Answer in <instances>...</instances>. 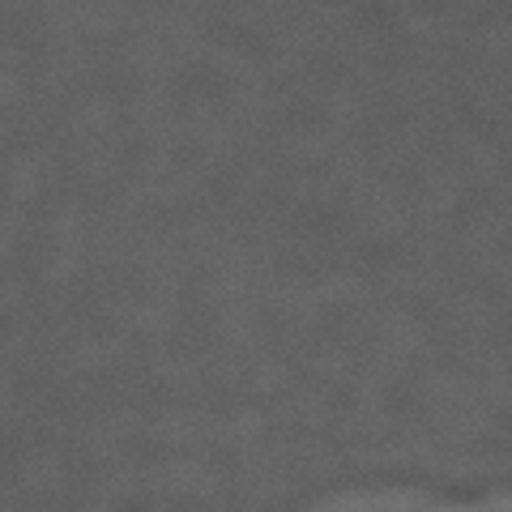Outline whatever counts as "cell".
<instances>
[]
</instances>
